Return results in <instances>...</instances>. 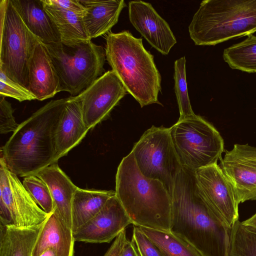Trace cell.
I'll return each instance as SVG.
<instances>
[{"label":"cell","instance_id":"277c9868","mask_svg":"<svg viewBox=\"0 0 256 256\" xmlns=\"http://www.w3.org/2000/svg\"><path fill=\"white\" fill-rule=\"evenodd\" d=\"M106 60L127 92L141 108L159 102L160 74L154 56L144 46L142 40L128 30L109 32L106 36Z\"/></svg>","mask_w":256,"mask_h":256},{"label":"cell","instance_id":"8d00e7d4","mask_svg":"<svg viewBox=\"0 0 256 256\" xmlns=\"http://www.w3.org/2000/svg\"><path fill=\"white\" fill-rule=\"evenodd\" d=\"M40 256H56L54 250L48 248L45 250Z\"/></svg>","mask_w":256,"mask_h":256},{"label":"cell","instance_id":"52a82bcc","mask_svg":"<svg viewBox=\"0 0 256 256\" xmlns=\"http://www.w3.org/2000/svg\"><path fill=\"white\" fill-rule=\"evenodd\" d=\"M170 130L182 166L196 172L222 159L224 140L214 126L202 116L194 114L179 118Z\"/></svg>","mask_w":256,"mask_h":256},{"label":"cell","instance_id":"7402d4cb","mask_svg":"<svg viewBox=\"0 0 256 256\" xmlns=\"http://www.w3.org/2000/svg\"><path fill=\"white\" fill-rule=\"evenodd\" d=\"M44 222L28 228L0 224V256H32Z\"/></svg>","mask_w":256,"mask_h":256},{"label":"cell","instance_id":"6da1fadb","mask_svg":"<svg viewBox=\"0 0 256 256\" xmlns=\"http://www.w3.org/2000/svg\"><path fill=\"white\" fill-rule=\"evenodd\" d=\"M170 231L188 242L204 256H227L231 228L202 196L195 172L182 166L171 196Z\"/></svg>","mask_w":256,"mask_h":256},{"label":"cell","instance_id":"d6986e66","mask_svg":"<svg viewBox=\"0 0 256 256\" xmlns=\"http://www.w3.org/2000/svg\"><path fill=\"white\" fill-rule=\"evenodd\" d=\"M28 30L46 46L61 42L54 22L42 0H11Z\"/></svg>","mask_w":256,"mask_h":256},{"label":"cell","instance_id":"ac0fdd59","mask_svg":"<svg viewBox=\"0 0 256 256\" xmlns=\"http://www.w3.org/2000/svg\"><path fill=\"white\" fill-rule=\"evenodd\" d=\"M67 99L56 133V154L58 161L76 146L89 130L83 120L80 102L71 96Z\"/></svg>","mask_w":256,"mask_h":256},{"label":"cell","instance_id":"44dd1931","mask_svg":"<svg viewBox=\"0 0 256 256\" xmlns=\"http://www.w3.org/2000/svg\"><path fill=\"white\" fill-rule=\"evenodd\" d=\"M74 241L72 230L52 212L44 222L32 256H40L48 248L54 250L56 256H73Z\"/></svg>","mask_w":256,"mask_h":256},{"label":"cell","instance_id":"30bf717a","mask_svg":"<svg viewBox=\"0 0 256 256\" xmlns=\"http://www.w3.org/2000/svg\"><path fill=\"white\" fill-rule=\"evenodd\" d=\"M0 205L8 210L12 225L19 228L37 226L49 215L36 203L18 176L0 158Z\"/></svg>","mask_w":256,"mask_h":256},{"label":"cell","instance_id":"4dcf8cb0","mask_svg":"<svg viewBox=\"0 0 256 256\" xmlns=\"http://www.w3.org/2000/svg\"><path fill=\"white\" fill-rule=\"evenodd\" d=\"M131 241L139 256H163L159 248L136 226L133 225Z\"/></svg>","mask_w":256,"mask_h":256},{"label":"cell","instance_id":"7c38bea8","mask_svg":"<svg viewBox=\"0 0 256 256\" xmlns=\"http://www.w3.org/2000/svg\"><path fill=\"white\" fill-rule=\"evenodd\" d=\"M200 192L204 200L231 228L238 220V204L233 188L217 163L195 172Z\"/></svg>","mask_w":256,"mask_h":256},{"label":"cell","instance_id":"5bb4252c","mask_svg":"<svg viewBox=\"0 0 256 256\" xmlns=\"http://www.w3.org/2000/svg\"><path fill=\"white\" fill-rule=\"evenodd\" d=\"M132 222L116 196L111 197L90 220L73 232L75 241L109 243Z\"/></svg>","mask_w":256,"mask_h":256},{"label":"cell","instance_id":"9a60e30c","mask_svg":"<svg viewBox=\"0 0 256 256\" xmlns=\"http://www.w3.org/2000/svg\"><path fill=\"white\" fill-rule=\"evenodd\" d=\"M129 20L148 42L164 55L168 54L176 40L168 23L151 4L141 0L128 2Z\"/></svg>","mask_w":256,"mask_h":256},{"label":"cell","instance_id":"d6a6232c","mask_svg":"<svg viewBox=\"0 0 256 256\" xmlns=\"http://www.w3.org/2000/svg\"><path fill=\"white\" fill-rule=\"evenodd\" d=\"M52 5L84 16L86 8L80 0H47Z\"/></svg>","mask_w":256,"mask_h":256},{"label":"cell","instance_id":"8992f818","mask_svg":"<svg viewBox=\"0 0 256 256\" xmlns=\"http://www.w3.org/2000/svg\"><path fill=\"white\" fill-rule=\"evenodd\" d=\"M46 46L58 78L60 92L76 96L105 73V50L92 40Z\"/></svg>","mask_w":256,"mask_h":256},{"label":"cell","instance_id":"603a6c76","mask_svg":"<svg viewBox=\"0 0 256 256\" xmlns=\"http://www.w3.org/2000/svg\"><path fill=\"white\" fill-rule=\"evenodd\" d=\"M115 195V190L82 189L78 187L72 203V232L93 218L107 201Z\"/></svg>","mask_w":256,"mask_h":256},{"label":"cell","instance_id":"1f68e13d","mask_svg":"<svg viewBox=\"0 0 256 256\" xmlns=\"http://www.w3.org/2000/svg\"><path fill=\"white\" fill-rule=\"evenodd\" d=\"M14 110L11 104L5 97L0 95V133L6 134L14 132L19 124H17L13 113Z\"/></svg>","mask_w":256,"mask_h":256},{"label":"cell","instance_id":"5b68a950","mask_svg":"<svg viewBox=\"0 0 256 256\" xmlns=\"http://www.w3.org/2000/svg\"><path fill=\"white\" fill-rule=\"evenodd\" d=\"M256 32V0H205L188 26L197 46H214Z\"/></svg>","mask_w":256,"mask_h":256},{"label":"cell","instance_id":"d590c367","mask_svg":"<svg viewBox=\"0 0 256 256\" xmlns=\"http://www.w3.org/2000/svg\"><path fill=\"white\" fill-rule=\"evenodd\" d=\"M242 222L245 226L256 228V212L251 217Z\"/></svg>","mask_w":256,"mask_h":256},{"label":"cell","instance_id":"e0dca14e","mask_svg":"<svg viewBox=\"0 0 256 256\" xmlns=\"http://www.w3.org/2000/svg\"><path fill=\"white\" fill-rule=\"evenodd\" d=\"M48 186L54 202V213L60 222L72 230V203L78 188L69 177L54 162L36 175Z\"/></svg>","mask_w":256,"mask_h":256},{"label":"cell","instance_id":"f546056e","mask_svg":"<svg viewBox=\"0 0 256 256\" xmlns=\"http://www.w3.org/2000/svg\"><path fill=\"white\" fill-rule=\"evenodd\" d=\"M0 95L10 97L21 102L36 100L26 88L8 77L0 69Z\"/></svg>","mask_w":256,"mask_h":256},{"label":"cell","instance_id":"4316f807","mask_svg":"<svg viewBox=\"0 0 256 256\" xmlns=\"http://www.w3.org/2000/svg\"><path fill=\"white\" fill-rule=\"evenodd\" d=\"M227 256H256V228L236 222L230 229Z\"/></svg>","mask_w":256,"mask_h":256},{"label":"cell","instance_id":"484cf974","mask_svg":"<svg viewBox=\"0 0 256 256\" xmlns=\"http://www.w3.org/2000/svg\"><path fill=\"white\" fill-rule=\"evenodd\" d=\"M223 58L232 69L256 72V36L249 34L244 41L224 49Z\"/></svg>","mask_w":256,"mask_h":256},{"label":"cell","instance_id":"2e32d148","mask_svg":"<svg viewBox=\"0 0 256 256\" xmlns=\"http://www.w3.org/2000/svg\"><path fill=\"white\" fill-rule=\"evenodd\" d=\"M28 90L37 100L60 92L59 80L46 46L38 40L28 63Z\"/></svg>","mask_w":256,"mask_h":256},{"label":"cell","instance_id":"d4e9b609","mask_svg":"<svg viewBox=\"0 0 256 256\" xmlns=\"http://www.w3.org/2000/svg\"><path fill=\"white\" fill-rule=\"evenodd\" d=\"M138 227L159 248L163 256H204L188 242L170 230Z\"/></svg>","mask_w":256,"mask_h":256},{"label":"cell","instance_id":"ffe728a7","mask_svg":"<svg viewBox=\"0 0 256 256\" xmlns=\"http://www.w3.org/2000/svg\"><path fill=\"white\" fill-rule=\"evenodd\" d=\"M86 8L83 20L91 38L108 32L118 22L120 14L126 4L123 0H80Z\"/></svg>","mask_w":256,"mask_h":256},{"label":"cell","instance_id":"83f0119b","mask_svg":"<svg viewBox=\"0 0 256 256\" xmlns=\"http://www.w3.org/2000/svg\"><path fill=\"white\" fill-rule=\"evenodd\" d=\"M185 56L176 60L174 64V91L180 114V118L192 116L193 112L188 97L186 72Z\"/></svg>","mask_w":256,"mask_h":256},{"label":"cell","instance_id":"cb8c5ba5","mask_svg":"<svg viewBox=\"0 0 256 256\" xmlns=\"http://www.w3.org/2000/svg\"><path fill=\"white\" fill-rule=\"evenodd\" d=\"M42 0L45 10L58 29L62 43L72 45L91 40L83 16L54 6L47 0Z\"/></svg>","mask_w":256,"mask_h":256},{"label":"cell","instance_id":"9c48e42d","mask_svg":"<svg viewBox=\"0 0 256 256\" xmlns=\"http://www.w3.org/2000/svg\"><path fill=\"white\" fill-rule=\"evenodd\" d=\"M142 174L160 180L172 196L182 166L174 149L170 128L152 126L136 142L131 152Z\"/></svg>","mask_w":256,"mask_h":256},{"label":"cell","instance_id":"f1b7e54d","mask_svg":"<svg viewBox=\"0 0 256 256\" xmlns=\"http://www.w3.org/2000/svg\"><path fill=\"white\" fill-rule=\"evenodd\" d=\"M24 187L36 203L46 214L54 210V202L47 184L34 175L24 177L22 182Z\"/></svg>","mask_w":256,"mask_h":256},{"label":"cell","instance_id":"e575fe53","mask_svg":"<svg viewBox=\"0 0 256 256\" xmlns=\"http://www.w3.org/2000/svg\"><path fill=\"white\" fill-rule=\"evenodd\" d=\"M120 256H139V254L134 244L127 240Z\"/></svg>","mask_w":256,"mask_h":256},{"label":"cell","instance_id":"ba28073f","mask_svg":"<svg viewBox=\"0 0 256 256\" xmlns=\"http://www.w3.org/2000/svg\"><path fill=\"white\" fill-rule=\"evenodd\" d=\"M0 7V69L28 90V63L38 40L26 26L11 0H1Z\"/></svg>","mask_w":256,"mask_h":256},{"label":"cell","instance_id":"3957f363","mask_svg":"<svg viewBox=\"0 0 256 256\" xmlns=\"http://www.w3.org/2000/svg\"><path fill=\"white\" fill-rule=\"evenodd\" d=\"M115 192L133 225L170 230L171 196L160 180L142 174L132 152L118 168Z\"/></svg>","mask_w":256,"mask_h":256},{"label":"cell","instance_id":"4fadbf2b","mask_svg":"<svg viewBox=\"0 0 256 256\" xmlns=\"http://www.w3.org/2000/svg\"><path fill=\"white\" fill-rule=\"evenodd\" d=\"M220 166L232 184L238 204L256 200V147L235 144L226 150Z\"/></svg>","mask_w":256,"mask_h":256},{"label":"cell","instance_id":"8fae6325","mask_svg":"<svg viewBox=\"0 0 256 256\" xmlns=\"http://www.w3.org/2000/svg\"><path fill=\"white\" fill-rule=\"evenodd\" d=\"M124 86L112 70L105 72L80 94L83 120L90 130L106 119L126 94Z\"/></svg>","mask_w":256,"mask_h":256},{"label":"cell","instance_id":"836d02e7","mask_svg":"<svg viewBox=\"0 0 256 256\" xmlns=\"http://www.w3.org/2000/svg\"><path fill=\"white\" fill-rule=\"evenodd\" d=\"M126 230H122L116 237L104 256H120L127 240Z\"/></svg>","mask_w":256,"mask_h":256},{"label":"cell","instance_id":"7a4b0ae2","mask_svg":"<svg viewBox=\"0 0 256 256\" xmlns=\"http://www.w3.org/2000/svg\"><path fill=\"white\" fill-rule=\"evenodd\" d=\"M67 101L50 100L19 124L0 148V158L12 172L22 177L36 175L58 162L56 133Z\"/></svg>","mask_w":256,"mask_h":256}]
</instances>
